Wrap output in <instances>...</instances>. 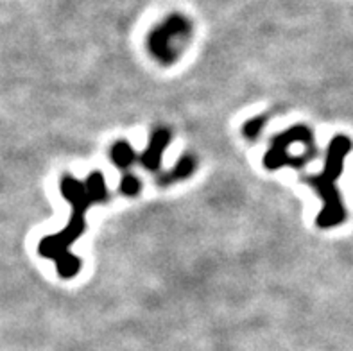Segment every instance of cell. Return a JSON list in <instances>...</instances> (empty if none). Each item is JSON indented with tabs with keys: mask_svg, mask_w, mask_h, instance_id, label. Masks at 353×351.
<instances>
[{
	"mask_svg": "<svg viewBox=\"0 0 353 351\" xmlns=\"http://www.w3.org/2000/svg\"><path fill=\"white\" fill-rule=\"evenodd\" d=\"M61 194L72 205L70 223L56 235L45 237L38 245V253L47 260H54L58 274L65 280H70L81 271L83 262L81 258L70 253V245L81 239L86 228V212L95 205L94 197L86 190L85 181H79L67 174L61 178Z\"/></svg>",
	"mask_w": 353,
	"mask_h": 351,
	"instance_id": "cell-1",
	"label": "cell"
},
{
	"mask_svg": "<svg viewBox=\"0 0 353 351\" xmlns=\"http://www.w3.org/2000/svg\"><path fill=\"white\" fill-rule=\"evenodd\" d=\"M352 147L353 142L346 134L334 137L328 143L327 160L321 172L303 178V181L318 192V196L323 201L321 212L316 217V223L323 230L341 226L346 221V208L341 199L337 181L345 169V158L352 151Z\"/></svg>",
	"mask_w": 353,
	"mask_h": 351,
	"instance_id": "cell-2",
	"label": "cell"
},
{
	"mask_svg": "<svg viewBox=\"0 0 353 351\" xmlns=\"http://www.w3.org/2000/svg\"><path fill=\"white\" fill-rule=\"evenodd\" d=\"M192 22L185 14L172 13L163 18L148 36V49L161 65H172L192 38Z\"/></svg>",
	"mask_w": 353,
	"mask_h": 351,
	"instance_id": "cell-3",
	"label": "cell"
},
{
	"mask_svg": "<svg viewBox=\"0 0 353 351\" xmlns=\"http://www.w3.org/2000/svg\"><path fill=\"white\" fill-rule=\"evenodd\" d=\"M294 146H314V137L307 126H294L289 128L283 133L276 134L271 142L269 151L264 156V167L269 170L282 169V167H303L309 160H312L316 152L301 151L300 154H294L291 151Z\"/></svg>",
	"mask_w": 353,
	"mask_h": 351,
	"instance_id": "cell-4",
	"label": "cell"
},
{
	"mask_svg": "<svg viewBox=\"0 0 353 351\" xmlns=\"http://www.w3.org/2000/svg\"><path fill=\"white\" fill-rule=\"evenodd\" d=\"M170 143V131L165 128L157 129L154 133L151 134V140H149L148 149L139 156V161L142 163L143 169L148 170H158L161 165V158H163V152H165L167 146Z\"/></svg>",
	"mask_w": 353,
	"mask_h": 351,
	"instance_id": "cell-5",
	"label": "cell"
},
{
	"mask_svg": "<svg viewBox=\"0 0 353 351\" xmlns=\"http://www.w3.org/2000/svg\"><path fill=\"white\" fill-rule=\"evenodd\" d=\"M196 169H197L196 158L190 154L183 156V158H179L178 163L174 165V169L158 178V185L165 187V185H172V183H176V181H181V179L190 178V176L196 172Z\"/></svg>",
	"mask_w": 353,
	"mask_h": 351,
	"instance_id": "cell-6",
	"label": "cell"
},
{
	"mask_svg": "<svg viewBox=\"0 0 353 351\" xmlns=\"http://www.w3.org/2000/svg\"><path fill=\"white\" fill-rule=\"evenodd\" d=\"M110 156H112L113 163L119 167V169H130L131 165L134 161L139 160V156L134 152V149L131 147L130 142H125V140H121V142H117L115 146L112 147V151H110Z\"/></svg>",
	"mask_w": 353,
	"mask_h": 351,
	"instance_id": "cell-7",
	"label": "cell"
},
{
	"mask_svg": "<svg viewBox=\"0 0 353 351\" xmlns=\"http://www.w3.org/2000/svg\"><path fill=\"white\" fill-rule=\"evenodd\" d=\"M86 185V190L90 192V196L94 197L95 205L99 203H106L110 194H108V188H106V181H104V176L103 172H92L86 178L85 181Z\"/></svg>",
	"mask_w": 353,
	"mask_h": 351,
	"instance_id": "cell-8",
	"label": "cell"
},
{
	"mask_svg": "<svg viewBox=\"0 0 353 351\" xmlns=\"http://www.w3.org/2000/svg\"><path fill=\"white\" fill-rule=\"evenodd\" d=\"M140 188H142V183L140 179L131 172H125L121 179V185H119V192L124 194L128 197H134L140 194Z\"/></svg>",
	"mask_w": 353,
	"mask_h": 351,
	"instance_id": "cell-9",
	"label": "cell"
},
{
	"mask_svg": "<svg viewBox=\"0 0 353 351\" xmlns=\"http://www.w3.org/2000/svg\"><path fill=\"white\" fill-rule=\"evenodd\" d=\"M265 124H268V117H264V115L255 117V119L248 120L246 124H244V128H242V133H244V137H246L248 140L255 142L256 138L260 137V133H262V129L265 128Z\"/></svg>",
	"mask_w": 353,
	"mask_h": 351,
	"instance_id": "cell-10",
	"label": "cell"
}]
</instances>
